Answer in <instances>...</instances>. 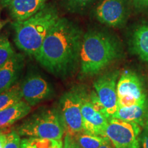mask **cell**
<instances>
[{
    "instance_id": "obj_1",
    "label": "cell",
    "mask_w": 148,
    "mask_h": 148,
    "mask_svg": "<svg viewBox=\"0 0 148 148\" xmlns=\"http://www.w3.org/2000/svg\"><path fill=\"white\" fill-rule=\"evenodd\" d=\"M83 36L77 24L60 17L48 32L34 58L46 71L65 79L78 67Z\"/></svg>"
},
{
    "instance_id": "obj_2",
    "label": "cell",
    "mask_w": 148,
    "mask_h": 148,
    "mask_svg": "<svg viewBox=\"0 0 148 148\" xmlns=\"http://www.w3.org/2000/svg\"><path fill=\"white\" fill-rule=\"evenodd\" d=\"M121 55V45L114 35L106 31L90 29L82 38L80 73L84 77L97 75Z\"/></svg>"
},
{
    "instance_id": "obj_3",
    "label": "cell",
    "mask_w": 148,
    "mask_h": 148,
    "mask_svg": "<svg viewBox=\"0 0 148 148\" xmlns=\"http://www.w3.org/2000/svg\"><path fill=\"white\" fill-rule=\"evenodd\" d=\"M59 18L56 7L47 4L27 19L13 21L14 42L16 46L27 55L35 57L48 32Z\"/></svg>"
},
{
    "instance_id": "obj_4",
    "label": "cell",
    "mask_w": 148,
    "mask_h": 148,
    "mask_svg": "<svg viewBox=\"0 0 148 148\" xmlns=\"http://www.w3.org/2000/svg\"><path fill=\"white\" fill-rule=\"evenodd\" d=\"M20 136L62 140L66 132L58 108H42L24 120L16 127Z\"/></svg>"
},
{
    "instance_id": "obj_5",
    "label": "cell",
    "mask_w": 148,
    "mask_h": 148,
    "mask_svg": "<svg viewBox=\"0 0 148 148\" xmlns=\"http://www.w3.org/2000/svg\"><path fill=\"white\" fill-rule=\"evenodd\" d=\"M86 88L75 85L64 92L58 101V110L62 116L66 132L75 136L82 131V104Z\"/></svg>"
},
{
    "instance_id": "obj_6",
    "label": "cell",
    "mask_w": 148,
    "mask_h": 148,
    "mask_svg": "<svg viewBox=\"0 0 148 148\" xmlns=\"http://www.w3.org/2000/svg\"><path fill=\"white\" fill-rule=\"evenodd\" d=\"M140 125L116 118L108 120L106 136L115 148H140Z\"/></svg>"
},
{
    "instance_id": "obj_7",
    "label": "cell",
    "mask_w": 148,
    "mask_h": 148,
    "mask_svg": "<svg viewBox=\"0 0 148 148\" xmlns=\"http://www.w3.org/2000/svg\"><path fill=\"white\" fill-rule=\"evenodd\" d=\"M117 106H128L147 102L141 79L134 72L125 71L116 84Z\"/></svg>"
},
{
    "instance_id": "obj_8",
    "label": "cell",
    "mask_w": 148,
    "mask_h": 148,
    "mask_svg": "<svg viewBox=\"0 0 148 148\" xmlns=\"http://www.w3.org/2000/svg\"><path fill=\"white\" fill-rule=\"evenodd\" d=\"M119 75V71L117 70L107 72L93 82L94 89L108 120L113 117L118 108L116 84Z\"/></svg>"
},
{
    "instance_id": "obj_9",
    "label": "cell",
    "mask_w": 148,
    "mask_h": 148,
    "mask_svg": "<svg viewBox=\"0 0 148 148\" xmlns=\"http://www.w3.org/2000/svg\"><path fill=\"white\" fill-rule=\"evenodd\" d=\"M22 97L30 106L50 99L54 95L51 85L38 72H29L21 84Z\"/></svg>"
},
{
    "instance_id": "obj_10",
    "label": "cell",
    "mask_w": 148,
    "mask_h": 148,
    "mask_svg": "<svg viewBox=\"0 0 148 148\" xmlns=\"http://www.w3.org/2000/svg\"><path fill=\"white\" fill-rule=\"evenodd\" d=\"M95 15L98 21L107 26L121 27L127 16L125 0H101L96 6Z\"/></svg>"
},
{
    "instance_id": "obj_11",
    "label": "cell",
    "mask_w": 148,
    "mask_h": 148,
    "mask_svg": "<svg viewBox=\"0 0 148 148\" xmlns=\"http://www.w3.org/2000/svg\"><path fill=\"white\" fill-rule=\"evenodd\" d=\"M81 111L82 115V131L106 137V129L108 119L93 106L87 92H85L83 97Z\"/></svg>"
},
{
    "instance_id": "obj_12",
    "label": "cell",
    "mask_w": 148,
    "mask_h": 148,
    "mask_svg": "<svg viewBox=\"0 0 148 148\" xmlns=\"http://www.w3.org/2000/svg\"><path fill=\"white\" fill-rule=\"evenodd\" d=\"M23 56L15 53L6 63L0 67V92L8 89L17 83L24 66Z\"/></svg>"
},
{
    "instance_id": "obj_13",
    "label": "cell",
    "mask_w": 148,
    "mask_h": 148,
    "mask_svg": "<svg viewBox=\"0 0 148 148\" xmlns=\"http://www.w3.org/2000/svg\"><path fill=\"white\" fill-rule=\"evenodd\" d=\"M47 0H12L8 8L14 21H21L34 15L47 4Z\"/></svg>"
},
{
    "instance_id": "obj_14",
    "label": "cell",
    "mask_w": 148,
    "mask_h": 148,
    "mask_svg": "<svg viewBox=\"0 0 148 148\" xmlns=\"http://www.w3.org/2000/svg\"><path fill=\"white\" fill-rule=\"evenodd\" d=\"M30 111L31 106L24 100L0 110V132H3L5 130L23 119Z\"/></svg>"
},
{
    "instance_id": "obj_15",
    "label": "cell",
    "mask_w": 148,
    "mask_h": 148,
    "mask_svg": "<svg viewBox=\"0 0 148 148\" xmlns=\"http://www.w3.org/2000/svg\"><path fill=\"white\" fill-rule=\"evenodd\" d=\"M147 101L144 103L134 104L128 106L118 107L113 117L123 121L134 122L140 126L145 125L147 112Z\"/></svg>"
},
{
    "instance_id": "obj_16",
    "label": "cell",
    "mask_w": 148,
    "mask_h": 148,
    "mask_svg": "<svg viewBox=\"0 0 148 148\" xmlns=\"http://www.w3.org/2000/svg\"><path fill=\"white\" fill-rule=\"evenodd\" d=\"M131 47L140 60L148 63V24L140 25L134 31Z\"/></svg>"
},
{
    "instance_id": "obj_17",
    "label": "cell",
    "mask_w": 148,
    "mask_h": 148,
    "mask_svg": "<svg viewBox=\"0 0 148 148\" xmlns=\"http://www.w3.org/2000/svg\"><path fill=\"white\" fill-rule=\"evenodd\" d=\"M22 99L21 84L17 82L12 87L0 92V110L8 108Z\"/></svg>"
},
{
    "instance_id": "obj_18",
    "label": "cell",
    "mask_w": 148,
    "mask_h": 148,
    "mask_svg": "<svg viewBox=\"0 0 148 148\" xmlns=\"http://www.w3.org/2000/svg\"><path fill=\"white\" fill-rule=\"evenodd\" d=\"M73 136L82 148H99L103 143L110 141L107 137L89 134L84 131L79 132Z\"/></svg>"
},
{
    "instance_id": "obj_19",
    "label": "cell",
    "mask_w": 148,
    "mask_h": 148,
    "mask_svg": "<svg viewBox=\"0 0 148 148\" xmlns=\"http://www.w3.org/2000/svg\"><path fill=\"white\" fill-rule=\"evenodd\" d=\"M16 52L5 36H0V67L6 63Z\"/></svg>"
},
{
    "instance_id": "obj_20",
    "label": "cell",
    "mask_w": 148,
    "mask_h": 148,
    "mask_svg": "<svg viewBox=\"0 0 148 148\" xmlns=\"http://www.w3.org/2000/svg\"><path fill=\"white\" fill-rule=\"evenodd\" d=\"M26 139L27 142L35 148H63L62 140L34 137H29Z\"/></svg>"
},
{
    "instance_id": "obj_21",
    "label": "cell",
    "mask_w": 148,
    "mask_h": 148,
    "mask_svg": "<svg viewBox=\"0 0 148 148\" xmlns=\"http://www.w3.org/2000/svg\"><path fill=\"white\" fill-rule=\"evenodd\" d=\"M94 0H62V5L71 13H80L86 10Z\"/></svg>"
},
{
    "instance_id": "obj_22",
    "label": "cell",
    "mask_w": 148,
    "mask_h": 148,
    "mask_svg": "<svg viewBox=\"0 0 148 148\" xmlns=\"http://www.w3.org/2000/svg\"><path fill=\"white\" fill-rule=\"evenodd\" d=\"M21 140L16 130H11L7 134V140L5 148H21Z\"/></svg>"
},
{
    "instance_id": "obj_23",
    "label": "cell",
    "mask_w": 148,
    "mask_h": 148,
    "mask_svg": "<svg viewBox=\"0 0 148 148\" xmlns=\"http://www.w3.org/2000/svg\"><path fill=\"white\" fill-rule=\"evenodd\" d=\"M63 148H82L77 143L76 139L73 135L66 132L64 138Z\"/></svg>"
},
{
    "instance_id": "obj_24",
    "label": "cell",
    "mask_w": 148,
    "mask_h": 148,
    "mask_svg": "<svg viewBox=\"0 0 148 148\" xmlns=\"http://www.w3.org/2000/svg\"><path fill=\"white\" fill-rule=\"evenodd\" d=\"M140 148H148V129L144 128V130L140 136Z\"/></svg>"
},
{
    "instance_id": "obj_25",
    "label": "cell",
    "mask_w": 148,
    "mask_h": 148,
    "mask_svg": "<svg viewBox=\"0 0 148 148\" xmlns=\"http://www.w3.org/2000/svg\"><path fill=\"white\" fill-rule=\"evenodd\" d=\"M133 1L137 8H148V0H133Z\"/></svg>"
},
{
    "instance_id": "obj_26",
    "label": "cell",
    "mask_w": 148,
    "mask_h": 148,
    "mask_svg": "<svg viewBox=\"0 0 148 148\" xmlns=\"http://www.w3.org/2000/svg\"><path fill=\"white\" fill-rule=\"evenodd\" d=\"M7 140V134L5 132H0V148H5Z\"/></svg>"
},
{
    "instance_id": "obj_27",
    "label": "cell",
    "mask_w": 148,
    "mask_h": 148,
    "mask_svg": "<svg viewBox=\"0 0 148 148\" xmlns=\"http://www.w3.org/2000/svg\"><path fill=\"white\" fill-rule=\"evenodd\" d=\"M21 148H35L29 144L26 138H24V139L21 140Z\"/></svg>"
},
{
    "instance_id": "obj_28",
    "label": "cell",
    "mask_w": 148,
    "mask_h": 148,
    "mask_svg": "<svg viewBox=\"0 0 148 148\" xmlns=\"http://www.w3.org/2000/svg\"><path fill=\"white\" fill-rule=\"evenodd\" d=\"M12 0H0V2H1V7H8V5L10 4L11 1Z\"/></svg>"
},
{
    "instance_id": "obj_29",
    "label": "cell",
    "mask_w": 148,
    "mask_h": 148,
    "mask_svg": "<svg viewBox=\"0 0 148 148\" xmlns=\"http://www.w3.org/2000/svg\"><path fill=\"white\" fill-rule=\"evenodd\" d=\"M99 148H115V147H113V146L111 145V143L110 141H108V142H106V143H103L102 145H101L100 147Z\"/></svg>"
},
{
    "instance_id": "obj_30",
    "label": "cell",
    "mask_w": 148,
    "mask_h": 148,
    "mask_svg": "<svg viewBox=\"0 0 148 148\" xmlns=\"http://www.w3.org/2000/svg\"><path fill=\"white\" fill-rule=\"evenodd\" d=\"M8 23V19H3V20H0V32H1V29H3V27Z\"/></svg>"
},
{
    "instance_id": "obj_31",
    "label": "cell",
    "mask_w": 148,
    "mask_h": 148,
    "mask_svg": "<svg viewBox=\"0 0 148 148\" xmlns=\"http://www.w3.org/2000/svg\"><path fill=\"white\" fill-rule=\"evenodd\" d=\"M144 128L148 129V101L147 104V112H146V117L145 121V125H144Z\"/></svg>"
},
{
    "instance_id": "obj_32",
    "label": "cell",
    "mask_w": 148,
    "mask_h": 148,
    "mask_svg": "<svg viewBox=\"0 0 148 148\" xmlns=\"http://www.w3.org/2000/svg\"><path fill=\"white\" fill-rule=\"evenodd\" d=\"M0 6H1V2H0Z\"/></svg>"
}]
</instances>
